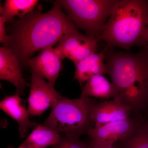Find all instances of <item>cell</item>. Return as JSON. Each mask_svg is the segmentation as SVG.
<instances>
[{"instance_id":"cell-9","label":"cell","mask_w":148,"mask_h":148,"mask_svg":"<svg viewBox=\"0 0 148 148\" xmlns=\"http://www.w3.org/2000/svg\"><path fill=\"white\" fill-rule=\"evenodd\" d=\"M63 60L52 47L46 48L36 57L28 60L27 66L47 80L53 87L62 69Z\"/></svg>"},{"instance_id":"cell-5","label":"cell","mask_w":148,"mask_h":148,"mask_svg":"<svg viewBox=\"0 0 148 148\" xmlns=\"http://www.w3.org/2000/svg\"><path fill=\"white\" fill-rule=\"evenodd\" d=\"M116 0H60L56 1L68 12L77 27L88 36L100 39Z\"/></svg>"},{"instance_id":"cell-16","label":"cell","mask_w":148,"mask_h":148,"mask_svg":"<svg viewBox=\"0 0 148 148\" xmlns=\"http://www.w3.org/2000/svg\"><path fill=\"white\" fill-rule=\"evenodd\" d=\"M116 143L120 148H148V121L138 119L129 135Z\"/></svg>"},{"instance_id":"cell-22","label":"cell","mask_w":148,"mask_h":148,"mask_svg":"<svg viewBox=\"0 0 148 148\" xmlns=\"http://www.w3.org/2000/svg\"><path fill=\"white\" fill-rule=\"evenodd\" d=\"M105 147H106V148H120L115 145L105 146Z\"/></svg>"},{"instance_id":"cell-7","label":"cell","mask_w":148,"mask_h":148,"mask_svg":"<svg viewBox=\"0 0 148 148\" xmlns=\"http://www.w3.org/2000/svg\"><path fill=\"white\" fill-rule=\"evenodd\" d=\"M98 40L78 32L64 37L55 50L62 60L69 58L75 66L89 56L96 53Z\"/></svg>"},{"instance_id":"cell-6","label":"cell","mask_w":148,"mask_h":148,"mask_svg":"<svg viewBox=\"0 0 148 148\" xmlns=\"http://www.w3.org/2000/svg\"><path fill=\"white\" fill-rule=\"evenodd\" d=\"M32 73L28 110L30 115L41 116L47 109L52 108L63 96L40 75L34 71Z\"/></svg>"},{"instance_id":"cell-23","label":"cell","mask_w":148,"mask_h":148,"mask_svg":"<svg viewBox=\"0 0 148 148\" xmlns=\"http://www.w3.org/2000/svg\"><path fill=\"white\" fill-rule=\"evenodd\" d=\"M146 48H147V49H146V51L148 52V43L147 44V45L146 46Z\"/></svg>"},{"instance_id":"cell-19","label":"cell","mask_w":148,"mask_h":148,"mask_svg":"<svg viewBox=\"0 0 148 148\" xmlns=\"http://www.w3.org/2000/svg\"><path fill=\"white\" fill-rule=\"evenodd\" d=\"M5 19L3 16L0 17V42L4 44L5 46L8 42L9 37L6 34L5 23Z\"/></svg>"},{"instance_id":"cell-15","label":"cell","mask_w":148,"mask_h":148,"mask_svg":"<svg viewBox=\"0 0 148 148\" xmlns=\"http://www.w3.org/2000/svg\"><path fill=\"white\" fill-rule=\"evenodd\" d=\"M116 95V90L112 83H111L103 75H97L86 81L83 87L81 96L114 99Z\"/></svg>"},{"instance_id":"cell-2","label":"cell","mask_w":148,"mask_h":148,"mask_svg":"<svg viewBox=\"0 0 148 148\" xmlns=\"http://www.w3.org/2000/svg\"><path fill=\"white\" fill-rule=\"evenodd\" d=\"M107 74L116 90L114 99L141 111L148 106V52L106 51Z\"/></svg>"},{"instance_id":"cell-13","label":"cell","mask_w":148,"mask_h":148,"mask_svg":"<svg viewBox=\"0 0 148 148\" xmlns=\"http://www.w3.org/2000/svg\"><path fill=\"white\" fill-rule=\"evenodd\" d=\"M107 49L101 53L89 56L75 65L74 79L81 86L94 76L107 74V66L104 62Z\"/></svg>"},{"instance_id":"cell-10","label":"cell","mask_w":148,"mask_h":148,"mask_svg":"<svg viewBox=\"0 0 148 148\" xmlns=\"http://www.w3.org/2000/svg\"><path fill=\"white\" fill-rule=\"evenodd\" d=\"M17 58L7 47L0 48V79L14 85L16 94L23 95L28 85L23 77Z\"/></svg>"},{"instance_id":"cell-14","label":"cell","mask_w":148,"mask_h":148,"mask_svg":"<svg viewBox=\"0 0 148 148\" xmlns=\"http://www.w3.org/2000/svg\"><path fill=\"white\" fill-rule=\"evenodd\" d=\"M61 137L59 132L54 130L38 124L17 148H45L53 146L58 143Z\"/></svg>"},{"instance_id":"cell-18","label":"cell","mask_w":148,"mask_h":148,"mask_svg":"<svg viewBox=\"0 0 148 148\" xmlns=\"http://www.w3.org/2000/svg\"><path fill=\"white\" fill-rule=\"evenodd\" d=\"M52 148H85V144L79 138L64 135L61 136L58 143Z\"/></svg>"},{"instance_id":"cell-12","label":"cell","mask_w":148,"mask_h":148,"mask_svg":"<svg viewBox=\"0 0 148 148\" xmlns=\"http://www.w3.org/2000/svg\"><path fill=\"white\" fill-rule=\"evenodd\" d=\"M23 100L19 95L5 96L1 101L0 108L17 123L18 130L21 138L26 136L31 128H35L39 124L31 121L28 110L22 105Z\"/></svg>"},{"instance_id":"cell-1","label":"cell","mask_w":148,"mask_h":148,"mask_svg":"<svg viewBox=\"0 0 148 148\" xmlns=\"http://www.w3.org/2000/svg\"><path fill=\"white\" fill-rule=\"evenodd\" d=\"M76 26L56 2L50 10L33 11L14 24L7 47L21 66L32 56L60 42L64 37L78 32Z\"/></svg>"},{"instance_id":"cell-11","label":"cell","mask_w":148,"mask_h":148,"mask_svg":"<svg viewBox=\"0 0 148 148\" xmlns=\"http://www.w3.org/2000/svg\"><path fill=\"white\" fill-rule=\"evenodd\" d=\"M133 111L131 106L114 99L95 104L91 113V120L95 125L123 120L130 118Z\"/></svg>"},{"instance_id":"cell-4","label":"cell","mask_w":148,"mask_h":148,"mask_svg":"<svg viewBox=\"0 0 148 148\" xmlns=\"http://www.w3.org/2000/svg\"><path fill=\"white\" fill-rule=\"evenodd\" d=\"M95 104L88 97L69 99L62 97L42 125L67 136L79 138L94 126L91 115Z\"/></svg>"},{"instance_id":"cell-20","label":"cell","mask_w":148,"mask_h":148,"mask_svg":"<svg viewBox=\"0 0 148 148\" xmlns=\"http://www.w3.org/2000/svg\"><path fill=\"white\" fill-rule=\"evenodd\" d=\"M85 148H106L105 146L91 141L89 144H85Z\"/></svg>"},{"instance_id":"cell-17","label":"cell","mask_w":148,"mask_h":148,"mask_svg":"<svg viewBox=\"0 0 148 148\" xmlns=\"http://www.w3.org/2000/svg\"><path fill=\"white\" fill-rule=\"evenodd\" d=\"M38 1V0H6L1 16H3L8 22L12 21L15 16L23 18L33 11Z\"/></svg>"},{"instance_id":"cell-3","label":"cell","mask_w":148,"mask_h":148,"mask_svg":"<svg viewBox=\"0 0 148 148\" xmlns=\"http://www.w3.org/2000/svg\"><path fill=\"white\" fill-rule=\"evenodd\" d=\"M148 23V0H116L100 39L109 47L146 46Z\"/></svg>"},{"instance_id":"cell-8","label":"cell","mask_w":148,"mask_h":148,"mask_svg":"<svg viewBox=\"0 0 148 148\" xmlns=\"http://www.w3.org/2000/svg\"><path fill=\"white\" fill-rule=\"evenodd\" d=\"M138 119H127L95 125L88 134L91 141L104 146L112 145L129 135L135 127Z\"/></svg>"},{"instance_id":"cell-21","label":"cell","mask_w":148,"mask_h":148,"mask_svg":"<svg viewBox=\"0 0 148 148\" xmlns=\"http://www.w3.org/2000/svg\"><path fill=\"white\" fill-rule=\"evenodd\" d=\"M145 38L146 43L147 44L148 43V23L147 26L146 28L145 33Z\"/></svg>"}]
</instances>
